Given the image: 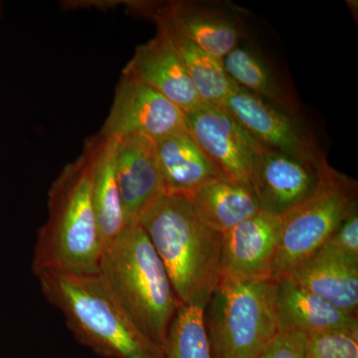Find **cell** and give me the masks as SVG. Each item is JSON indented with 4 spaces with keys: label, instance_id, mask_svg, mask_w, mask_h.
<instances>
[{
    "label": "cell",
    "instance_id": "1",
    "mask_svg": "<svg viewBox=\"0 0 358 358\" xmlns=\"http://www.w3.org/2000/svg\"><path fill=\"white\" fill-rule=\"evenodd\" d=\"M103 244L92 197L89 148L63 169L48 192V217L33 251L35 275L44 272L95 274Z\"/></svg>",
    "mask_w": 358,
    "mask_h": 358
},
{
    "label": "cell",
    "instance_id": "2",
    "mask_svg": "<svg viewBox=\"0 0 358 358\" xmlns=\"http://www.w3.org/2000/svg\"><path fill=\"white\" fill-rule=\"evenodd\" d=\"M138 224L164 264L180 303L204 310L221 278L223 235L207 226L181 195L162 194Z\"/></svg>",
    "mask_w": 358,
    "mask_h": 358
},
{
    "label": "cell",
    "instance_id": "3",
    "mask_svg": "<svg viewBox=\"0 0 358 358\" xmlns=\"http://www.w3.org/2000/svg\"><path fill=\"white\" fill-rule=\"evenodd\" d=\"M98 274L141 334L164 353L180 303L164 264L140 224L103 247Z\"/></svg>",
    "mask_w": 358,
    "mask_h": 358
},
{
    "label": "cell",
    "instance_id": "4",
    "mask_svg": "<svg viewBox=\"0 0 358 358\" xmlns=\"http://www.w3.org/2000/svg\"><path fill=\"white\" fill-rule=\"evenodd\" d=\"M47 301L82 345L105 358H166L129 319L98 273L37 275Z\"/></svg>",
    "mask_w": 358,
    "mask_h": 358
},
{
    "label": "cell",
    "instance_id": "5",
    "mask_svg": "<svg viewBox=\"0 0 358 358\" xmlns=\"http://www.w3.org/2000/svg\"><path fill=\"white\" fill-rule=\"evenodd\" d=\"M203 315L212 358H256L280 333L275 280L222 275Z\"/></svg>",
    "mask_w": 358,
    "mask_h": 358
},
{
    "label": "cell",
    "instance_id": "6",
    "mask_svg": "<svg viewBox=\"0 0 358 358\" xmlns=\"http://www.w3.org/2000/svg\"><path fill=\"white\" fill-rule=\"evenodd\" d=\"M355 179L331 169L310 199L282 216L271 279L288 275L315 255L357 205Z\"/></svg>",
    "mask_w": 358,
    "mask_h": 358
},
{
    "label": "cell",
    "instance_id": "7",
    "mask_svg": "<svg viewBox=\"0 0 358 358\" xmlns=\"http://www.w3.org/2000/svg\"><path fill=\"white\" fill-rule=\"evenodd\" d=\"M134 13L162 23L218 60L239 46L248 11L228 1L129 2Z\"/></svg>",
    "mask_w": 358,
    "mask_h": 358
},
{
    "label": "cell",
    "instance_id": "8",
    "mask_svg": "<svg viewBox=\"0 0 358 358\" xmlns=\"http://www.w3.org/2000/svg\"><path fill=\"white\" fill-rule=\"evenodd\" d=\"M221 107L265 147L294 157L320 173L331 169L313 131L296 115L273 107L238 85Z\"/></svg>",
    "mask_w": 358,
    "mask_h": 358
},
{
    "label": "cell",
    "instance_id": "9",
    "mask_svg": "<svg viewBox=\"0 0 358 358\" xmlns=\"http://www.w3.org/2000/svg\"><path fill=\"white\" fill-rule=\"evenodd\" d=\"M185 122L188 131L224 178L252 190L254 166L262 143L218 106L203 103L185 114Z\"/></svg>",
    "mask_w": 358,
    "mask_h": 358
},
{
    "label": "cell",
    "instance_id": "10",
    "mask_svg": "<svg viewBox=\"0 0 358 358\" xmlns=\"http://www.w3.org/2000/svg\"><path fill=\"white\" fill-rule=\"evenodd\" d=\"M186 129L182 110L155 90L122 73L100 133L115 138L141 136L157 143Z\"/></svg>",
    "mask_w": 358,
    "mask_h": 358
},
{
    "label": "cell",
    "instance_id": "11",
    "mask_svg": "<svg viewBox=\"0 0 358 358\" xmlns=\"http://www.w3.org/2000/svg\"><path fill=\"white\" fill-rule=\"evenodd\" d=\"M331 169L320 173L294 157L262 145L254 166L252 190L262 210L282 217L310 199Z\"/></svg>",
    "mask_w": 358,
    "mask_h": 358
},
{
    "label": "cell",
    "instance_id": "12",
    "mask_svg": "<svg viewBox=\"0 0 358 358\" xmlns=\"http://www.w3.org/2000/svg\"><path fill=\"white\" fill-rule=\"evenodd\" d=\"M282 219L261 209L223 235L221 275L268 279L279 246Z\"/></svg>",
    "mask_w": 358,
    "mask_h": 358
},
{
    "label": "cell",
    "instance_id": "13",
    "mask_svg": "<svg viewBox=\"0 0 358 358\" xmlns=\"http://www.w3.org/2000/svg\"><path fill=\"white\" fill-rule=\"evenodd\" d=\"M115 173L127 226L164 194L157 143L141 136L117 138Z\"/></svg>",
    "mask_w": 358,
    "mask_h": 358
},
{
    "label": "cell",
    "instance_id": "14",
    "mask_svg": "<svg viewBox=\"0 0 358 358\" xmlns=\"http://www.w3.org/2000/svg\"><path fill=\"white\" fill-rule=\"evenodd\" d=\"M122 73L155 90L185 114L204 103L173 42L159 28L154 38L136 49Z\"/></svg>",
    "mask_w": 358,
    "mask_h": 358
},
{
    "label": "cell",
    "instance_id": "15",
    "mask_svg": "<svg viewBox=\"0 0 358 358\" xmlns=\"http://www.w3.org/2000/svg\"><path fill=\"white\" fill-rule=\"evenodd\" d=\"M275 301L280 333L307 336L338 331L358 333L357 317L341 312L291 278L275 280Z\"/></svg>",
    "mask_w": 358,
    "mask_h": 358
},
{
    "label": "cell",
    "instance_id": "16",
    "mask_svg": "<svg viewBox=\"0 0 358 358\" xmlns=\"http://www.w3.org/2000/svg\"><path fill=\"white\" fill-rule=\"evenodd\" d=\"M155 143L164 194L186 197L207 181L224 178L188 129Z\"/></svg>",
    "mask_w": 358,
    "mask_h": 358
},
{
    "label": "cell",
    "instance_id": "17",
    "mask_svg": "<svg viewBox=\"0 0 358 358\" xmlns=\"http://www.w3.org/2000/svg\"><path fill=\"white\" fill-rule=\"evenodd\" d=\"M286 277L341 312L357 317L358 263L319 251Z\"/></svg>",
    "mask_w": 358,
    "mask_h": 358
},
{
    "label": "cell",
    "instance_id": "18",
    "mask_svg": "<svg viewBox=\"0 0 358 358\" xmlns=\"http://www.w3.org/2000/svg\"><path fill=\"white\" fill-rule=\"evenodd\" d=\"M92 159V197L103 247L127 227L115 173L117 138L94 134L85 141Z\"/></svg>",
    "mask_w": 358,
    "mask_h": 358
},
{
    "label": "cell",
    "instance_id": "19",
    "mask_svg": "<svg viewBox=\"0 0 358 358\" xmlns=\"http://www.w3.org/2000/svg\"><path fill=\"white\" fill-rule=\"evenodd\" d=\"M231 79L273 107L299 117L300 101L292 85L274 66L249 47L238 46L223 59Z\"/></svg>",
    "mask_w": 358,
    "mask_h": 358
},
{
    "label": "cell",
    "instance_id": "20",
    "mask_svg": "<svg viewBox=\"0 0 358 358\" xmlns=\"http://www.w3.org/2000/svg\"><path fill=\"white\" fill-rule=\"evenodd\" d=\"M186 199L200 219L222 235L261 210L252 190L225 178L207 181Z\"/></svg>",
    "mask_w": 358,
    "mask_h": 358
},
{
    "label": "cell",
    "instance_id": "21",
    "mask_svg": "<svg viewBox=\"0 0 358 358\" xmlns=\"http://www.w3.org/2000/svg\"><path fill=\"white\" fill-rule=\"evenodd\" d=\"M155 25L173 42L202 102L221 107L237 86L226 72L223 61L202 50L169 26L162 23Z\"/></svg>",
    "mask_w": 358,
    "mask_h": 358
},
{
    "label": "cell",
    "instance_id": "22",
    "mask_svg": "<svg viewBox=\"0 0 358 358\" xmlns=\"http://www.w3.org/2000/svg\"><path fill=\"white\" fill-rule=\"evenodd\" d=\"M203 308L181 305L169 327L166 358H212Z\"/></svg>",
    "mask_w": 358,
    "mask_h": 358
},
{
    "label": "cell",
    "instance_id": "23",
    "mask_svg": "<svg viewBox=\"0 0 358 358\" xmlns=\"http://www.w3.org/2000/svg\"><path fill=\"white\" fill-rule=\"evenodd\" d=\"M308 358H358V333L338 331L308 336Z\"/></svg>",
    "mask_w": 358,
    "mask_h": 358
},
{
    "label": "cell",
    "instance_id": "24",
    "mask_svg": "<svg viewBox=\"0 0 358 358\" xmlns=\"http://www.w3.org/2000/svg\"><path fill=\"white\" fill-rule=\"evenodd\" d=\"M319 251L358 263V206L350 212Z\"/></svg>",
    "mask_w": 358,
    "mask_h": 358
},
{
    "label": "cell",
    "instance_id": "25",
    "mask_svg": "<svg viewBox=\"0 0 358 358\" xmlns=\"http://www.w3.org/2000/svg\"><path fill=\"white\" fill-rule=\"evenodd\" d=\"M256 358H308V336L279 333Z\"/></svg>",
    "mask_w": 358,
    "mask_h": 358
},
{
    "label": "cell",
    "instance_id": "26",
    "mask_svg": "<svg viewBox=\"0 0 358 358\" xmlns=\"http://www.w3.org/2000/svg\"><path fill=\"white\" fill-rule=\"evenodd\" d=\"M0 16H1V6H0Z\"/></svg>",
    "mask_w": 358,
    "mask_h": 358
}]
</instances>
